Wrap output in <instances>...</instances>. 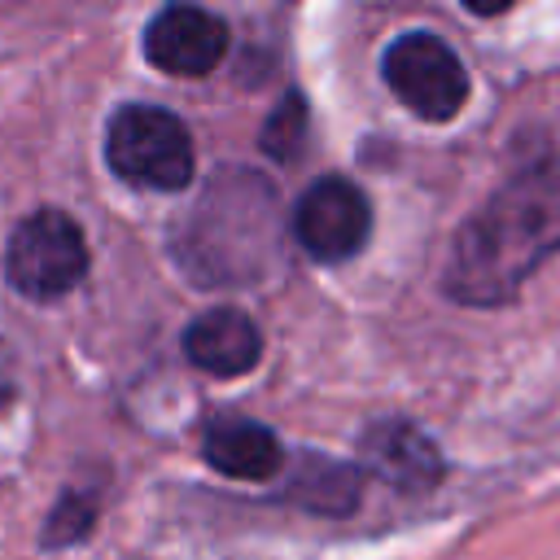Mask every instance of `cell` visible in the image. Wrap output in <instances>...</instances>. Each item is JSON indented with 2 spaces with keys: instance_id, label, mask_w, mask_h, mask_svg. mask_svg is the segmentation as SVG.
Masks as SVG:
<instances>
[{
  "instance_id": "cell-3",
  "label": "cell",
  "mask_w": 560,
  "mask_h": 560,
  "mask_svg": "<svg viewBox=\"0 0 560 560\" xmlns=\"http://www.w3.org/2000/svg\"><path fill=\"white\" fill-rule=\"evenodd\" d=\"M4 271H9V284L22 298L48 302V298L70 293L88 271L83 228L57 206H44V210L26 214L9 236Z\"/></svg>"
},
{
  "instance_id": "cell-4",
  "label": "cell",
  "mask_w": 560,
  "mask_h": 560,
  "mask_svg": "<svg viewBox=\"0 0 560 560\" xmlns=\"http://www.w3.org/2000/svg\"><path fill=\"white\" fill-rule=\"evenodd\" d=\"M381 74L389 83V92L424 122H446L464 109L468 101V74L464 61L455 57V48L429 31H407L398 35L385 57H381Z\"/></svg>"
},
{
  "instance_id": "cell-10",
  "label": "cell",
  "mask_w": 560,
  "mask_h": 560,
  "mask_svg": "<svg viewBox=\"0 0 560 560\" xmlns=\"http://www.w3.org/2000/svg\"><path fill=\"white\" fill-rule=\"evenodd\" d=\"M302 101L298 96H289L276 114H271V122H267V131H262V149L271 153V158H293V149H298V136H302Z\"/></svg>"
},
{
  "instance_id": "cell-11",
  "label": "cell",
  "mask_w": 560,
  "mask_h": 560,
  "mask_svg": "<svg viewBox=\"0 0 560 560\" xmlns=\"http://www.w3.org/2000/svg\"><path fill=\"white\" fill-rule=\"evenodd\" d=\"M92 503L88 499H79L74 490L57 503V512L48 516V542H70V538H83L88 534V525H92Z\"/></svg>"
},
{
  "instance_id": "cell-2",
  "label": "cell",
  "mask_w": 560,
  "mask_h": 560,
  "mask_svg": "<svg viewBox=\"0 0 560 560\" xmlns=\"http://www.w3.org/2000/svg\"><path fill=\"white\" fill-rule=\"evenodd\" d=\"M105 158L118 179L136 188L175 192L192 179L188 127L158 105H122L105 127Z\"/></svg>"
},
{
  "instance_id": "cell-7",
  "label": "cell",
  "mask_w": 560,
  "mask_h": 560,
  "mask_svg": "<svg viewBox=\"0 0 560 560\" xmlns=\"http://www.w3.org/2000/svg\"><path fill=\"white\" fill-rule=\"evenodd\" d=\"M184 354L210 376H245L262 359V332L245 311L214 306L184 328Z\"/></svg>"
},
{
  "instance_id": "cell-5",
  "label": "cell",
  "mask_w": 560,
  "mask_h": 560,
  "mask_svg": "<svg viewBox=\"0 0 560 560\" xmlns=\"http://www.w3.org/2000/svg\"><path fill=\"white\" fill-rule=\"evenodd\" d=\"M293 232L311 258L341 262V258L363 249V241L372 232V206L350 179L328 175L302 192L298 214H293Z\"/></svg>"
},
{
  "instance_id": "cell-1",
  "label": "cell",
  "mask_w": 560,
  "mask_h": 560,
  "mask_svg": "<svg viewBox=\"0 0 560 560\" xmlns=\"http://www.w3.org/2000/svg\"><path fill=\"white\" fill-rule=\"evenodd\" d=\"M560 249V158H538L494 188L455 232L442 284L455 302H508L521 280Z\"/></svg>"
},
{
  "instance_id": "cell-9",
  "label": "cell",
  "mask_w": 560,
  "mask_h": 560,
  "mask_svg": "<svg viewBox=\"0 0 560 560\" xmlns=\"http://www.w3.org/2000/svg\"><path fill=\"white\" fill-rule=\"evenodd\" d=\"M363 459L376 477H385L398 490H424L442 477L438 446L407 420H381L363 433Z\"/></svg>"
},
{
  "instance_id": "cell-12",
  "label": "cell",
  "mask_w": 560,
  "mask_h": 560,
  "mask_svg": "<svg viewBox=\"0 0 560 560\" xmlns=\"http://www.w3.org/2000/svg\"><path fill=\"white\" fill-rule=\"evenodd\" d=\"M4 398H9V376L0 372V402H4Z\"/></svg>"
},
{
  "instance_id": "cell-6",
  "label": "cell",
  "mask_w": 560,
  "mask_h": 560,
  "mask_svg": "<svg viewBox=\"0 0 560 560\" xmlns=\"http://www.w3.org/2000/svg\"><path fill=\"white\" fill-rule=\"evenodd\" d=\"M228 52V26L223 18L192 9V4H171L144 26V57L162 74L197 79L210 74Z\"/></svg>"
},
{
  "instance_id": "cell-8",
  "label": "cell",
  "mask_w": 560,
  "mask_h": 560,
  "mask_svg": "<svg viewBox=\"0 0 560 560\" xmlns=\"http://www.w3.org/2000/svg\"><path fill=\"white\" fill-rule=\"evenodd\" d=\"M201 455L210 459V468H219L223 477H236V481H267L284 464L280 438L267 424L241 420V416L210 420L201 433Z\"/></svg>"
}]
</instances>
